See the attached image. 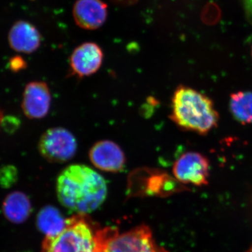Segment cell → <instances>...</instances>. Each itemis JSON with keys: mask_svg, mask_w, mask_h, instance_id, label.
Wrapping results in <instances>:
<instances>
[{"mask_svg": "<svg viewBox=\"0 0 252 252\" xmlns=\"http://www.w3.org/2000/svg\"><path fill=\"white\" fill-rule=\"evenodd\" d=\"M56 192L63 207L77 215H88L104 203L107 185L104 177L94 169L73 164L60 173Z\"/></svg>", "mask_w": 252, "mask_h": 252, "instance_id": "6da1fadb", "label": "cell"}, {"mask_svg": "<svg viewBox=\"0 0 252 252\" xmlns=\"http://www.w3.org/2000/svg\"><path fill=\"white\" fill-rule=\"evenodd\" d=\"M171 107L170 119L182 130L204 135L218 126L220 114L213 101L189 86L175 89Z\"/></svg>", "mask_w": 252, "mask_h": 252, "instance_id": "7a4b0ae2", "label": "cell"}, {"mask_svg": "<svg viewBox=\"0 0 252 252\" xmlns=\"http://www.w3.org/2000/svg\"><path fill=\"white\" fill-rule=\"evenodd\" d=\"M104 231L87 215H75L58 234L45 237L41 252H99Z\"/></svg>", "mask_w": 252, "mask_h": 252, "instance_id": "3957f363", "label": "cell"}, {"mask_svg": "<svg viewBox=\"0 0 252 252\" xmlns=\"http://www.w3.org/2000/svg\"><path fill=\"white\" fill-rule=\"evenodd\" d=\"M99 252H169L158 245L152 230L146 225L119 233L113 228H105Z\"/></svg>", "mask_w": 252, "mask_h": 252, "instance_id": "277c9868", "label": "cell"}, {"mask_svg": "<svg viewBox=\"0 0 252 252\" xmlns=\"http://www.w3.org/2000/svg\"><path fill=\"white\" fill-rule=\"evenodd\" d=\"M77 147L74 135L62 127L48 129L38 144L41 157L52 163H64L72 160L77 154Z\"/></svg>", "mask_w": 252, "mask_h": 252, "instance_id": "5b68a950", "label": "cell"}, {"mask_svg": "<svg viewBox=\"0 0 252 252\" xmlns=\"http://www.w3.org/2000/svg\"><path fill=\"white\" fill-rule=\"evenodd\" d=\"M210 162L208 158L198 152L182 154L175 162L172 172L176 180L184 185L206 186L210 177Z\"/></svg>", "mask_w": 252, "mask_h": 252, "instance_id": "8992f818", "label": "cell"}, {"mask_svg": "<svg viewBox=\"0 0 252 252\" xmlns=\"http://www.w3.org/2000/svg\"><path fill=\"white\" fill-rule=\"evenodd\" d=\"M104 54L98 44L86 42L77 46L69 59L73 75L79 78L89 77L99 70L103 62Z\"/></svg>", "mask_w": 252, "mask_h": 252, "instance_id": "52a82bcc", "label": "cell"}, {"mask_svg": "<svg viewBox=\"0 0 252 252\" xmlns=\"http://www.w3.org/2000/svg\"><path fill=\"white\" fill-rule=\"evenodd\" d=\"M51 94L49 86L44 81H32L23 92L22 109L30 119H43L49 114Z\"/></svg>", "mask_w": 252, "mask_h": 252, "instance_id": "ba28073f", "label": "cell"}, {"mask_svg": "<svg viewBox=\"0 0 252 252\" xmlns=\"http://www.w3.org/2000/svg\"><path fill=\"white\" fill-rule=\"evenodd\" d=\"M93 165L104 172H122L125 167L126 157L120 146L111 140L96 142L89 151Z\"/></svg>", "mask_w": 252, "mask_h": 252, "instance_id": "9c48e42d", "label": "cell"}, {"mask_svg": "<svg viewBox=\"0 0 252 252\" xmlns=\"http://www.w3.org/2000/svg\"><path fill=\"white\" fill-rule=\"evenodd\" d=\"M107 5L102 0H77L73 7V17L76 24L88 31L102 27L107 21Z\"/></svg>", "mask_w": 252, "mask_h": 252, "instance_id": "30bf717a", "label": "cell"}, {"mask_svg": "<svg viewBox=\"0 0 252 252\" xmlns=\"http://www.w3.org/2000/svg\"><path fill=\"white\" fill-rule=\"evenodd\" d=\"M8 41L10 47L14 51L30 54L39 49L41 36L37 28L31 23L18 21L10 29Z\"/></svg>", "mask_w": 252, "mask_h": 252, "instance_id": "8fae6325", "label": "cell"}, {"mask_svg": "<svg viewBox=\"0 0 252 252\" xmlns=\"http://www.w3.org/2000/svg\"><path fill=\"white\" fill-rule=\"evenodd\" d=\"M2 210L6 220L11 223L16 224L22 223L31 216V200L27 195L22 192H12L5 198Z\"/></svg>", "mask_w": 252, "mask_h": 252, "instance_id": "7c38bea8", "label": "cell"}, {"mask_svg": "<svg viewBox=\"0 0 252 252\" xmlns=\"http://www.w3.org/2000/svg\"><path fill=\"white\" fill-rule=\"evenodd\" d=\"M229 107L237 122L243 125L252 124V91H238L230 94Z\"/></svg>", "mask_w": 252, "mask_h": 252, "instance_id": "4fadbf2b", "label": "cell"}, {"mask_svg": "<svg viewBox=\"0 0 252 252\" xmlns=\"http://www.w3.org/2000/svg\"><path fill=\"white\" fill-rule=\"evenodd\" d=\"M65 222L59 210L53 206L44 207L36 217V225L46 236L58 234L65 226Z\"/></svg>", "mask_w": 252, "mask_h": 252, "instance_id": "5bb4252c", "label": "cell"}, {"mask_svg": "<svg viewBox=\"0 0 252 252\" xmlns=\"http://www.w3.org/2000/svg\"><path fill=\"white\" fill-rule=\"evenodd\" d=\"M18 180V170L13 165H5L0 168V186L9 188Z\"/></svg>", "mask_w": 252, "mask_h": 252, "instance_id": "9a60e30c", "label": "cell"}, {"mask_svg": "<svg viewBox=\"0 0 252 252\" xmlns=\"http://www.w3.org/2000/svg\"><path fill=\"white\" fill-rule=\"evenodd\" d=\"M9 67L12 72H18L27 67V63L21 56H14L10 59Z\"/></svg>", "mask_w": 252, "mask_h": 252, "instance_id": "2e32d148", "label": "cell"}, {"mask_svg": "<svg viewBox=\"0 0 252 252\" xmlns=\"http://www.w3.org/2000/svg\"><path fill=\"white\" fill-rule=\"evenodd\" d=\"M244 7L247 17L252 24V0H244Z\"/></svg>", "mask_w": 252, "mask_h": 252, "instance_id": "e0dca14e", "label": "cell"}, {"mask_svg": "<svg viewBox=\"0 0 252 252\" xmlns=\"http://www.w3.org/2000/svg\"><path fill=\"white\" fill-rule=\"evenodd\" d=\"M3 119H4V117H3V114L2 112H1V109H0V126L1 125V123H2Z\"/></svg>", "mask_w": 252, "mask_h": 252, "instance_id": "ac0fdd59", "label": "cell"}, {"mask_svg": "<svg viewBox=\"0 0 252 252\" xmlns=\"http://www.w3.org/2000/svg\"><path fill=\"white\" fill-rule=\"evenodd\" d=\"M245 252H252V243L251 246H250V248H249L248 250H247V251Z\"/></svg>", "mask_w": 252, "mask_h": 252, "instance_id": "d6986e66", "label": "cell"}]
</instances>
